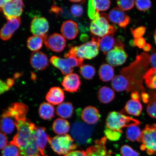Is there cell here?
<instances>
[{
  "instance_id": "obj_24",
  "label": "cell",
  "mask_w": 156,
  "mask_h": 156,
  "mask_svg": "<svg viewBox=\"0 0 156 156\" xmlns=\"http://www.w3.org/2000/svg\"><path fill=\"white\" fill-rule=\"evenodd\" d=\"M119 41L114 38V35H107L99 39V48L105 55L112 49Z\"/></svg>"
},
{
  "instance_id": "obj_29",
  "label": "cell",
  "mask_w": 156,
  "mask_h": 156,
  "mask_svg": "<svg viewBox=\"0 0 156 156\" xmlns=\"http://www.w3.org/2000/svg\"><path fill=\"white\" fill-rule=\"evenodd\" d=\"M99 75L103 82H107L112 80L114 76V68L108 64H102L99 68Z\"/></svg>"
},
{
  "instance_id": "obj_57",
  "label": "cell",
  "mask_w": 156,
  "mask_h": 156,
  "mask_svg": "<svg viewBox=\"0 0 156 156\" xmlns=\"http://www.w3.org/2000/svg\"><path fill=\"white\" fill-rule=\"evenodd\" d=\"M70 2H72L73 3H79V2H85V1H83V0H70Z\"/></svg>"
},
{
  "instance_id": "obj_53",
  "label": "cell",
  "mask_w": 156,
  "mask_h": 156,
  "mask_svg": "<svg viewBox=\"0 0 156 156\" xmlns=\"http://www.w3.org/2000/svg\"><path fill=\"white\" fill-rule=\"evenodd\" d=\"M51 9L52 12L57 13V14L62 11V9L56 5L52 6Z\"/></svg>"
},
{
  "instance_id": "obj_20",
  "label": "cell",
  "mask_w": 156,
  "mask_h": 156,
  "mask_svg": "<svg viewBox=\"0 0 156 156\" xmlns=\"http://www.w3.org/2000/svg\"><path fill=\"white\" fill-rule=\"evenodd\" d=\"M99 111L96 107L88 106L85 107L81 112L82 119L89 125L96 124L101 118Z\"/></svg>"
},
{
  "instance_id": "obj_41",
  "label": "cell",
  "mask_w": 156,
  "mask_h": 156,
  "mask_svg": "<svg viewBox=\"0 0 156 156\" xmlns=\"http://www.w3.org/2000/svg\"><path fill=\"white\" fill-rule=\"evenodd\" d=\"M135 4L136 8L140 11H146L151 8V3L149 0L146 1H136Z\"/></svg>"
},
{
  "instance_id": "obj_7",
  "label": "cell",
  "mask_w": 156,
  "mask_h": 156,
  "mask_svg": "<svg viewBox=\"0 0 156 156\" xmlns=\"http://www.w3.org/2000/svg\"><path fill=\"white\" fill-rule=\"evenodd\" d=\"M49 143L54 151L58 155H65L77 149L78 146L75 141L68 134L57 136L48 138Z\"/></svg>"
},
{
  "instance_id": "obj_23",
  "label": "cell",
  "mask_w": 156,
  "mask_h": 156,
  "mask_svg": "<svg viewBox=\"0 0 156 156\" xmlns=\"http://www.w3.org/2000/svg\"><path fill=\"white\" fill-rule=\"evenodd\" d=\"M65 98L64 93L62 89L58 87L51 88L46 94V100L53 105L61 104Z\"/></svg>"
},
{
  "instance_id": "obj_21",
  "label": "cell",
  "mask_w": 156,
  "mask_h": 156,
  "mask_svg": "<svg viewBox=\"0 0 156 156\" xmlns=\"http://www.w3.org/2000/svg\"><path fill=\"white\" fill-rule=\"evenodd\" d=\"M35 141L42 156L44 155V150L49 137L44 127L36 126L35 129Z\"/></svg>"
},
{
  "instance_id": "obj_55",
  "label": "cell",
  "mask_w": 156,
  "mask_h": 156,
  "mask_svg": "<svg viewBox=\"0 0 156 156\" xmlns=\"http://www.w3.org/2000/svg\"><path fill=\"white\" fill-rule=\"evenodd\" d=\"M8 1L7 0H0V11L2 10L4 6Z\"/></svg>"
},
{
  "instance_id": "obj_50",
  "label": "cell",
  "mask_w": 156,
  "mask_h": 156,
  "mask_svg": "<svg viewBox=\"0 0 156 156\" xmlns=\"http://www.w3.org/2000/svg\"><path fill=\"white\" fill-rule=\"evenodd\" d=\"M141 97L143 102L145 103H147L151 101V97L147 93L145 92L142 93Z\"/></svg>"
},
{
  "instance_id": "obj_12",
  "label": "cell",
  "mask_w": 156,
  "mask_h": 156,
  "mask_svg": "<svg viewBox=\"0 0 156 156\" xmlns=\"http://www.w3.org/2000/svg\"><path fill=\"white\" fill-rule=\"evenodd\" d=\"M28 110L29 107L27 105L22 103L15 102L4 111L2 114L11 117L17 121L26 118Z\"/></svg>"
},
{
  "instance_id": "obj_34",
  "label": "cell",
  "mask_w": 156,
  "mask_h": 156,
  "mask_svg": "<svg viewBox=\"0 0 156 156\" xmlns=\"http://www.w3.org/2000/svg\"><path fill=\"white\" fill-rule=\"evenodd\" d=\"M144 79L148 88L156 90V69L151 68L148 70L144 76Z\"/></svg>"
},
{
  "instance_id": "obj_16",
  "label": "cell",
  "mask_w": 156,
  "mask_h": 156,
  "mask_svg": "<svg viewBox=\"0 0 156 156\" xmlns=\"http://www.w3.org/2000/svg\"><path fill=\"white\" fill-rule=\"evenodd\" d=\"M107 141L105 136L96 140L93 145L87 149L85 151L86 156H111L107 153L106 146Z\"/></svg>"
},
{
  "instance_id": "obj_26",
  "label": "cell",
  "mask_w": 156,
  "mask_h": 156,
  "mask_svg": "<svg viewBox=\"0 0 156 156\" xmlns=\"http://www.w3.org/2000/svg\"><path fill=\"white\" fill-rule=\"evenodd\" d=\"M98 97L100 102L103 104H108L114 100L115 93L110 87L104 86L99 89L98 93Z\"/></svg>"
},
{
  "instance_id": "obj_9",
  "label": "cell",
  "mask_w": 156,
  "mask_h": 156,
  "mask_svg": "<svg viewBox=\"0 0 156 156\" xmlns=\"http://www.w3.org/2000/svg\"><path fill=\"white\" fill-rule=\"evenodd\" d=\"M140 149L148 154L156 155V124H147L142 132Z\"/></svg>"
},
{
  "instance_id": "obj_22",
  "label": "cell",
  "mask_w": 156,
  "mask_h": 156,
  "mask_svg": "<svg viewBox=\"0 0 156 156\" xmlns=\"http://www.w3.org/2000/svg\"><path fill=\"white\" fill-rule=\"evenodd\" d=\"M61 32L64 37L68 40H73L79 33V27L75 21L71 20L66 21L62 25Z\"/></svg>"
},
{
  "instance_id": "obj_25",
  "label": "cell",
  "mask_w": 156,
  "mask_h": 156,
  "mask_svg": "<svg viewBox=\"0 0 156 156\" xmlns=\"http://www.w3.org/2000/svg\"><path fill=\"white\" fill-rule=\"evenodd\" d=\"M15 120L11 117L2 114L0 120V130L6 134H10L14 131Z\"/></svg>"
},
{
  "instance_id": "obj_44",
  "label": "cell",
  "mask_w": 156,
  "mask_h": 156,
  "mask_svg": "<svg viewBox=\"0 0 156 156\" xmlns=\"http://www.w3.org/2000/svg\"><path fill=\"white\" fill-rule=\"evenodd\" d=\"M71 12L72 14L74 16L80 17L83 15V9L82 6L79 5H72L71 8Z\"/></svg>"
},
{
  "instance_id": "obj_38",
  "label": "cell",
  "mask_w": 156,
  "mask_h": 156,
  "mask_svg": "<svg viewBox=\"0 0 156 156\" xmlns=\"http://www.w3.org/2000/svg\"><path fill=\"white\" fill-rule=\"evenodd\" d=\"M96 9L98 11H106L108 10L110 7L111 2L108 0L106 1H94L93 0Z\"/></svg>"
},
{
  "instance_id": "obj_43",
  "label": "cell",
  "mask_w": 156,
  "mask_h": 156,
  "mask_svg": "<svg viewBox=\"0 0 156 156\" xmlns=\"http://www.w3.org/2000/svg\"><path fill=\"white\" fill-rule=\"evenodd\" d=\"M146 27L141 26L134 29H131L132 34L134 39L142 37L145 34L146 32Z\"/></svg>"
},
{
  "instance_id": "obj_45",
  "label": "cell",
  "mask_w": 156,
  "mask_h": 156,
  "mask_svg": "<svg viewBox=\"0 0 156 156\" xmlns=\"http://www.w3.org/2000/svg\"><path fill=\"white\" fill-rule=\"evenodd\" d=\"M96 11L93 0L89 1L88 4L87 13L90 19L92 20L95 19Z\"/></svg>"
},
{
  "instance_id": "obj_19",
  "label": "cell",
  "mask_w": 156,
  "mask_h": 156,
  "mask_svg": "<svg viewBox=\"0 0 156 156\" xmlns=\"http://www.w3.org/2000/svg\"><path fill=\"white\" fill-rule=\"evenodd\" d=\"M30 63L34 69L44 70L48 67L49 61L47 56L42 52H34L31 54Z\"/></svg>"
},
{
  "instance_id": "obj_27",
  "label": "cell",
  "mask_w": 156,
  "mask_h": 156,
  "mask_svg": "<svg viewBox=\"0 0 156 156\" xmlns=\"http://www.w3.org/2000/svg\"><path fill=\"white\" fill-rule=\"evenodd\" d=\"M74 107L71 102H66L61 103L56 109V114L63 119L71 118L73 114Z\"/></svg>"
},
{
  "instance_id": "obj_39",
  "label": "cell",
  "mask_w": 156,
  "mask_h": 156,
  "mask_svg": "<svg viewBox=\"0 0 156 156\" xmlns=\"http://www.w3.org/2000/svg\"><path fill=\"white\" fill-rule=\"evenodd\" d=\"M120 153L122 156H139L138 152L133 149L130 146L126 145L122 146Z\"/></svg>"
},
{
  "instance_id": "obj_32",
  "label": "cell",
  "mask_w": 156,
  "mask_h": 156,
  "mask_svg": "<svg viewBox=\"0 0 156 156\" xmlns=\"http://www.w3.org/2000/svg\"><path fill=\"white\" fill-rule=\"evenodd\" d=\"M142 132L137 125L130 126L127 128L126 136L127 139L131 142L141 141Z\"/></svg>"
},
{
  "instance_id": "obj_6",
  "label": "cell",
  "mask_w": 156,
  "mask_h": 156,
  "mask_svg": "<svg viewBox=\"0 0 156 156\" xmlns=\"http://www.w3.org/2000/svg\"><path fill=\"white\" fill-rule=\"evenodd\" d=\"M93 130V126L86 123L76 122L71 126V136L78 145H87L92 141Z\"/></svg>"
},
{
  "instance_id": "obj_17",
  "label": "cell",
  "mask_w": 156,
  "mask_h": 156,
  "mask_svg": "<svg viewBox=\"0 0 156 156\" xmlns=\"http://www.w3.org/2000/svg\"><path fill=\"white\" fill-rule=\"evenodd\" d=\"M20 17L8 20L6 24L4 25L0 31V37L2 40H9L17 29L21 23Z\"/></svg>"
},
{
  "instance_id": "obj_30",
  "label": "cell",
  "mask_w": 156,
  "mask_h": 156,
  "mask_svg": "<svg viewBox=\"0 0 156 156\" xmlns=\"http://www.w3.org/2000/svg\"><path fill=\"white\" fill-rule=\"evenodd\" d=\"M142 110V105L140 101L130 99L126 103L124 110L131 115L138 116L141 115Z\"/></svg>"
},
{
  "instance_id": "obj_28",
  "label": "cell",
  "mask_w": 156,
  "mask_h": 156,
  "mask_svg": "<svg viewBox=\"0 0 156 156\" xmlns=\"http://www.w3.org/2000/svg\"><path fill=\"white\" fill-rule=\"evenodd\" d=\"M52 128L55 133L59 135H65L69 132L70 124L67 120L58 118L54 121Z\"/></svg>"
},
{
  "instance_id": "obj_33",
  "label": "cell",
  "mask_w": 156,
  "mask_h": 156,
  "mask_svg": "<svg viewBox=\"0 0 156 156\" xmlns=\"http://www.w3.org/2000/svg\"><path fill=\"white\" fill-rule=\"evenodd\" d=\"M44 37L33 36L29 37L27 41V46L29 50L34 52L38 51L42 48Z\"/></svg>"
},
{
  "instance_id": "obj_37",
  "label": "cell",
  "mask_w": 156,
  "mask_h": 156,
  "mask_svg": "<svg viewBox=\"0 0 156 156\" xmlns=\"http://www.w3.org/2000/svg\"><path fill=\"white\" fill-rule=\"evenodd\" d=\"M104 132L107 139L112 141H118L122 136V133L120 132L107 128H105Z\"/></svg>"
},
{
  "instance_id": "obj_48",
  "label": "cell",
  "mask_w": 156,
  "mask_h": 156,
  "mask_svg": "<svg viewBox=\"0 0 156 156\" xmlns=\"http://www.w3.org/2000/svg\"><path fill=\"white\" fill-rule=\"evenodd\" d=\"M10 88L6 81L5 82L0 79V94L8 91Z\"/></svg>"
},
{
  "instance_id": "obj_13",
  "label": "cell",
  "mask_w": 156,
  "mask_h": 156,
  "mask_svg": "<svg viewBox=\"0 0 156 156\" xmlns=\"http://www.w3.org/2000/svg\"><path fill=\"white\" fill-rule=\"evenodd\" d=\"M44 43L47 48L56 52L63 51L66 45L65 38L58 34H54L48 37H46Z\"/></svg>"
},
{
  "instance_id": "obj_8",
  "label": "cell",
  "mask_w": 156,
  "mask_h": 156,
  "mask_svg": "<svg viewBox=\"0 0 156 156\" xmlns=\"http://www.w3.org/2000/svg\"><path fill=\"white\" fill-rule=\"evenodd\" d=\"M83 59L74 55H69L65 58L53 56L51 58V63L55 67L58 68L63 75H67L72 73L73 67H80L83 66Z\"/></svg>"
},
{
  "instance_id": "obj_40",
  "label": "cell",
  "mask_w": 156,
  "mask_h": 156,
  "mask_svg": "<svg viewBox=\"0 0 156 156\" xmlns=\"http://www.w3.org/2000/svg\"><path fill=\"white\" fill-rule=\"evenodd\" d=\"M134 1H118L117 4L119 8L122 11H128L131 9L133 8L134 5Z\"/></svg>"
},
{
  "instance_id": "obj_2",
  "label": "cell",
  "mask_w": 156,
  "mask_h": 156,
  "mask_svg": "<svg viewBox=\"0 0 156 156\" xmlns=\"http://www.w3.org/2000/svg\"><path fill=\"white\" fill-rule=\"evenodd\" d=\"M15 125L17 133L9 144L16 146L21 151L26 148L34 138L36 126L27 118L16 121Z\"/></svg>"
},
{
  "instance_id": "obj_54",
  "label": "cell",
  "mask_w": 156,
  "mask_h": 156,
  "mask_svg": "<svg viewBox=\"0 0 156 156\" xmlns=\"http://www.w3.org/2000/svg\"><path fill=\"white\" fill-rule=\"evenodd\" d=\"M151 45H150L149 44H146L145 45V46L143 48V50L145 52H147L151 49Z\"/></svg>"
},
{
  "instance_id": "obj_52",
  "label": "cell",
  "mask_w": 156,
  "mask_h": 156,
  "mask_svg": "<svg viewBox=\"0 0 156 156\" xmlns=\"http://www.w3.org/2000/svg\"><path fill=\"white\" fill-rule=\"evenodd\" d=\"M131 97L133 100L136 101H140L139 92L138 91L133 92L131 94Z\"/></svg>"
},
{
  "instance_id": "obj_15",
  "label": "cell",
  "mask_w": 156,
  "mask_h": 156,
  "mask_svg": "<svg viewBox=\"0 0 156 156\" xmlns=\"http://www.w3.org/2000/svg\"><path fill=\"white\" fill-rule=\"evenodd\" d=\"M108 16L109 20L118 24L121 28H125L130 21V17L119 8H114L111 10Z\"/></svg>"
},
{
  "instance_id": "obj_35",
  "label": "cell",
  "mask_w": 156,
  "mask_h": 156,
  "mask_svg": "<svg viewBox=\"0 0 156 156\" xmlns=\"http://www.w3.org/2000/svg\"><path fill=\"white\" fill-rule=\"evenodd\" d=\"M79 72L85 79L90 80L94 76L96 71L93 66L90 65H84L80 67Z\"/></svg>"
},
{
  "instance_id": "obj_11",
  "label": "cell",
  "mask_w": 156,
  "mask_h": 156,
  "mask_svg": "<svg viewBox=\"0 0 156 156\" xmlns=\"http://www.w3.org/2000/svg\"><path fill=\"white\" fill-rule=\"evenodd\" d=\"M24 6L22 1H8L3 7V14L7 20L19 17L23 12Z\"/></svg>"
},
{
  "instance_id": "obj_18",
  "label": "cell",
  "mask_w": 156,
  "mask_h": 156,
  "mask_svg": "<svg viewBox=\"0 0 156 156\" xmlns=\"http://www.w3.org/2000/svg\"><path fill=\"white\" fill-rule=\"evenodd\" d=\"M81 84L79 76L77 74L71 73L66 75L62 83L64 90L69 93L76 92L80 90Z\"/></svg>"
},
{
  "instance_id": "obj_46",
  "label": "cell",
  "mask_w": 156,
  "mask_h": 156,
  "mask_svg": "<svg viewBox=\"0 0 156 156\" xmlns=\"http://www.w3.org/2000/svg\"><path fill=\"white\" fill-rule=\"evenodd\" d=\"M7 138L4 133L0 132V150L3 149L7 145Z\"/></svg>"
},
{
  "instance_id": "obj_31",
  "label": "cell",
  "mask_w": 156,
  "mask_h": 156,
  "mask_svg": "<svg viewBox=\"0 0 156 156\" xmlns=\"http://www.w3.org/2000/svg\"><path fill=\"white\" fill-rule=\"evenodd\" d=\"M39 114L43 119H51L54 117V108L50 103L43 102L40 105L39 109Z\"/></svg>"
},
{
  "instance_id": "obj_36",
  "label": "cell",
  "mask_w": 156,
  "mask_h": 156,
  "mask_svg": "<svg viewBox=\"0 0 156 156\" xmlns=\"http://www.w3.org/2000/svg\"><path fill=\"white\" fill-rule=\"evenodd\" d=\"M20 151L16 146L9 144L4 148L2 156H19Z\"/></svg>"
},
{
  "instance_id": "obj_3",
  "label": "cell",
  "mask_w": 156,
  "mask_h": 156,
  "mask_svg": "<svg viewBox=\"0 0 156 156\" xmlns=\"http://www.w3.org/2000/svg\"><path fill=\"white\" fill-rule=\"evenodd\" d=\"M99 39L93 37L90 41L81 45L70 47V50L64 54V57L72 55L83 59L94 58L99 54Z\"/></svg>"
},
{
  "instance_id": "obj_49",
  "label": "cell",
  "mask_w": 156,
  "mask_h": 156,
  "mask_svg": "<svg viewBox=\"0 0 156 156\" xmlns=\"http://www.w3.org/2000/svg\"><path fill=\"white\" fill-rule=\"evenodd\" d=\"M64 156H86L85 152L83 151H74L64 155Z\"/></svg>"
},
{
  "instance_id": "obj_51",
  "label": "cell",
  "mask_w": 156,
  "mask_h": 156,
  "mask_svg": "<svg viewBox=\"0 0 156 156\" xmlns=\"http://www.w3.org/2000/svg\"><path fill=\"white\" fill-rule=\"evenodd\" d=\"M150 63L153 68L156 69V53L152 54L151 56Z\"/></svg>"
},
{
  "instance_id": "obj_14",
  "label": "cell",
  "mask_w": 156,
  "mask_h": 156,
  "mask_svg": "<svg viewBox=\"0 0 156 156\" xmlns=\"http://www.w3.org/2000/svg\"><path fill=\"white\" fill-rule=\"evenodd\" d=\"M48 23L44 17H35L32 20L30 25V31L35 36H46L49 30Z\"/></svg>"
},
{
  "instance_id": "obj_42",
  "label": "cell",
  "mask_w": 156,
  "mask_h": 156,
  "mask_svg": "<svg viewBox=\"0 0 156 156\" xmlns=\"http://www.w3.org/2000/svg\"><path fill=\"white\" fill-rule=\"evenodd\" d=\"M147 112L151 118L156 119V101L149 102L147 107Z\"/></svg>"
},
{
  "instance_id": "obj_10",
  "label": "cell",
  "mask_w": 156,
  "mask_h": 156,
  "mask_svg": "<svg viewBox=\"0 0 156 156\" xmlns=\"http://www.w3.org/2000/svg\"><path fill=\"white\" fill-rule=\"evenodd\" d=\"M124 45L119 40L116 45L107 54L106 60L110 65L117 67L125 63L128 57L124 50Z\"/></svg>"
},
{
  "instance_id": "obj_4",
  "label": "cell",
  "mask_w": 156,
  "mask_h": 156,
  "mask_svg": "<svg viewBox=\"0 0 156 156\" xmlns=\"http://www.w3.org/2000/svg\"><path fill=\"white\" fill-rule=\"evenodd\" d=\"M139 120L126 116L121 112H112L109 113L106 120V128L122 133V129L133 125L139 126Z\"/></svg>"
},
{
  "instance_id": "obj_59",
  "label": "cell",
  "mask_w": 156,
  "mask_h": 156,
  "mask_svg": "<svg viewBox=\"0 0 156 156\" xmlns=\"http://www.w3.org/2000/svg\"><path fill=\"white\" fill-rule=\"evenodd\" d=\"M48 156V155H44V156Z\"/></svg>"
},
{
  "instance_id": "obj_56",
  "label": "cell",
  "mask_w": 156,
  "mask_h": 156,
  "mask_svg": "<svg viewBox=\"0 0 156 156\" xmlns=\"http://www.w3.org/2000/svg\"><path fill=\"white\" fill-rule=\"evenodd\" d=\"M89 37L86 34H83L80 36V40L83 42H85L88 39Z\"/></svg>"
},
{
  "instance_id": "obj_47",
  "label": "cell",
  "mask_w": 156,
  "mask_h": 156,
  "mask_svg": "<svg viewBox=\"0 0 156 156\" xmlns=\"http://www.w3.org/2000/svg\"><path fill=\"white\" fill-rule=\"evenodd\" d=\"M134 44L140 48H143L146 44L145 39L142 37L134 39Z\"/></svg>"
},
{
  "instance_id": "obj_58",
  "label": "cell",
  "mask_w": 156,
  "mask_h": 156,
  "mask_svg": "<svg viewBox=\"0 0 156 156\" xmlns=\"http://www.w3.org/2000/svg\"><path fill=\"white\" fill-rule=\"evenodd\" d=\"M154 40L155 41V44H156V29L155 31L154 34Z\"/></svg>"
},
{
  "instance_id": "obj_5",
  "label": "cell",
  "mask_w": 156,
  "mask_h": 156,
  "mask_svg": "<svg viewBox=\"0 0 156 156\" xmlns=\"http://www.w3.org/2000/svg\"><path fill=\"white\" fill-rule=\"evenodd\" d=\"M108 15L106 13L100 14L97 11L95 18L91 21L90 30L91 34L95 36L103 37L107 35H114L117 27L109 24Z\"/></svg>"
},
{
  "instance_id": "obj_1",
  "label": "cell",
  "mask_w": 156,
  "mask_h": 156,
  "mask_svg": "<svg viewBox=\"0 0 156 156\" xmlns=\"http://www.w3.org/2000/svg\"><path fill=\"white\" fill-rule=\"evenodd\" d=\"M150 58L149 54L142 52L136 56L135 60L129 66L120 70V74L126 82L128 92H145L143 85L144 76L148 70Z\"/></svg>"
}]
</instances>
